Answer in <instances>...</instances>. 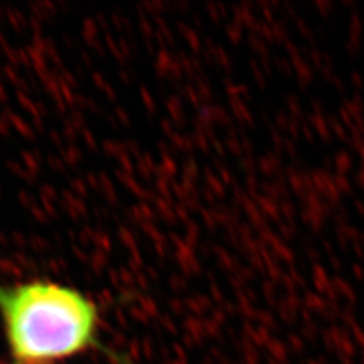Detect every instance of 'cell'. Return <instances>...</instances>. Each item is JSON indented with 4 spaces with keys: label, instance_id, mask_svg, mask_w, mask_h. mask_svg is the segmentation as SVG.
<instances>
[{
    "label": "cell",
    "instance_id": "obj_1",
    "mask_svg": "<svg viewBox=\"0 0 364 364\" xmlns=\"http://www.w3.org/2000/svg\"><path fill=\"white\" fill-rule=\"evenodd\" d=\"M0 316L16 363L43 364L97 348V309L73 287L49 281L0 284Z\"/></svg>",
    "mask_w": 364,
    "mask_h": 364
},
{
    "label": "cell",
    "instance_id": "obj_2",
    "mask_svg": "<svg viewBox=\"0 0 364 364\" xmlns=\"http://www.w3.org/2000/svg\"><path fill=\"white\" fill-rule=\"evenodd\" d=\"M14 364H21V363H16V362H14Z\"/></svg>",
    "mask_w": 364,
    "mask_h": 364
}]
</instances>
